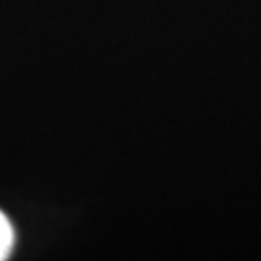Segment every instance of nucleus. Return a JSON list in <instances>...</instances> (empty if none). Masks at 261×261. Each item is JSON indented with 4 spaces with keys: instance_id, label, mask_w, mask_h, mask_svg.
Returning <instances> with one entry per match:
<instances>
[{
    "instance_id": "obj_1",
    "label": "nucleus",
    "mask_w": 261,
    "mask_h": 261,
    "mask_svg": "<svg viewBox=\"0 0 261 261\" xmlns=\"http://www.w3.org/2000/svg\"><path fill=\"white\" fill-rule=\"evenodd\" d=\"M12 248H14V228L8 217L0 211V261L8 259Z\"/></svg>"
}]
</instances>
